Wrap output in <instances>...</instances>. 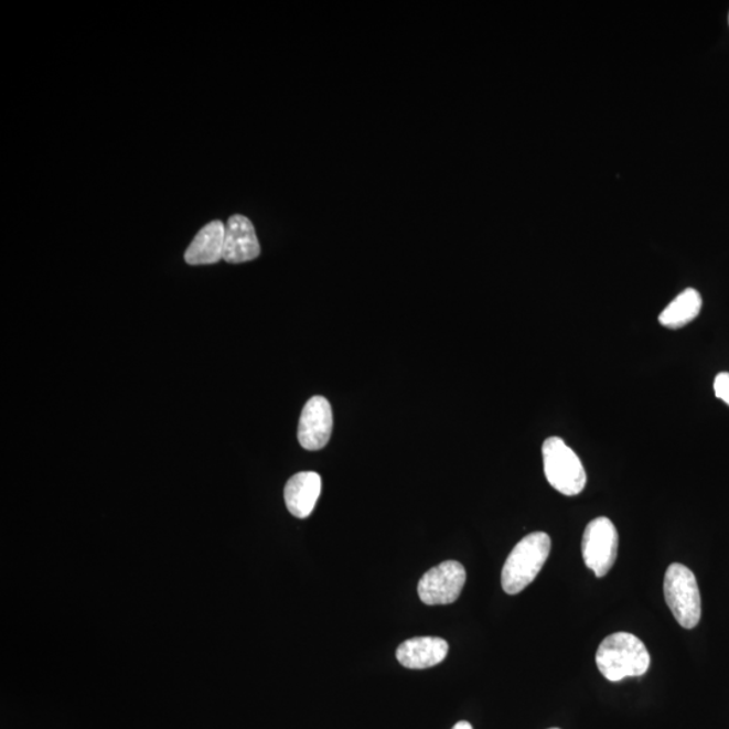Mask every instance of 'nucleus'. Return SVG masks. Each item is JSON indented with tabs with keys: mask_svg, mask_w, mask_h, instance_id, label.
I'll return each mask as SVG.
<instances>
[{
	"mask_svg": "<svg viewBox=\"0 0 729 729\" xmlns=\"http://www.w3.org/2000/svg\"><path fill=\"white\" fill-rule=\"evenodd\" d=\"M596 665L611 683L629 677H642L650 667V654L641 639L626 632H617L601 642L596 653Z\"/></svg>",
	"mask_w": 729,
	"mask_h": 729,
	"instance_id": "1",
	"label": "nucleus"
},
{
	"mask_svg": "<svg viewBox=\"0 0 729 729\" xmlns=\"http://www.w3.org/2000/svg\"><path fill=\"white\" fill-rule=\"evenodd\" d=\"M551 551V539L546 533H533L523 538L511 551L502 571L505 593L517 594L532 583L546 564Z\"/></svg>",
	"mask_w": 729,
	"mask_h": 729,
	"instance_id": "2",
	"label": "nucleus"
},
{
	"mask_svg": "<svg viewBox=\"0 0 729 729\" xmlns=\"http://www.w3.org/2000/svg\"><path fill=\"white\" fill-rule=\"evenodd\" d=\"M542 455L546 479L554 490L565 496H577L586 490V469L575 450H571L562 438H547Z\"/></svg>",
	"mask_w": 729,
	"mask_h": 729,
	"instance_id": "3",
	"label": "nucleus"
},
{
	"mask_svg": "<svg viewBox=\"0 0 729 729\" xmlns=\"http://www.w3.org/2000/svg\"><path fill=\"white\" fill-rule=\"evenodd\" d=\"M665 599L678 624L695 629L701 620V594L696 576L686 566H668L664 582Z\"/></svg>",
	"mask_w": 729,
	"mask_h": 729,
	"instance_id": "4",
	"label": "nucleus"
},
{
	"mask_svg": "<svg viewBox=\"0 0 729 729\" xmlns=\"http://www.w3.org/2000/svg\"><path fill=\"white\" fill-rule=\"evenodd\" d=\"M619 535L614 524L601 516L590 522L582 536V557L596 577H605L618 557Z\"/></svg>",
	"mask_w": 729,
	"mask_h": 729,
	"instance_id": "5",
	"label": "nucleus"
},
{
	"mask_svg": "<svg viewBox=\"0 0 729 729\" xmlns=\"http://www.w3.org/2000/svg\"><path fill=\"white\" fill-rule=\"evenodd\" d=\"M467 582V570L457 560H444L420 578L418 593L426 605L453 604Z\"/></svg>",
	"mask_w": 729,
	"mask_h": 729,
	"instance_id": "6",
	"label": "nucleus"
},
{
	"mask_svg": "<svg viewBox=\"0 0 729 729\" xmlns=\"http://www.w3.org/2000/svg\"><path fill=\"white\" fill-rule=\"evenodd\" d=\"M333 432V409L326 397L313 396L307 401L299 421L298 439L301 448L321 450Z\"/></svg>",
	"mask_w": 729,
	"mask_h": 729,
	"instance_id": "7",
	"label": "nucleus"
},
{
	"mask_svg": "<svg viewBox=\"0 0 729 729\" xmlns=\"http://www.w3.org/2000/svg\"><path fill=\"white\" fill-rule=\"evenodd\" d=\"M260 253V243L250 219L244 215H233L226 223L223 260L228 264L248 262L256 260Z\"/></svg>",
	"mask_w": 729,
	"mask_h": 729,
	"instance_id": "8",
	"label": "nucleus"
},
{
	"mask_svg": "<svg viewBox=\"0 0 729 729\" xmlns=\"http://www.w3.org/2000/svg\"><path fill=\"white\" fill-rule=\"evenodd\" d=\"M449 653V643L442 637L419 636L400 644L396 658L404 667L421 671L437 666Z\"/></svg>",
	"mask_w": 729,
	"mask_h": 729,
	"instance_id": "9",
	"label": "nucleus"
},
{
	"mask_svg": "<svg viewBox=\"0 0 729 729\" xmlns=\"http://www.w3.org/2000/svg\"><path fill=\"white\" fill-rule=\"evenodd\" d=\"M322 478L315 472H301L289 479L285 490L287 508L294 517L305 519L321 497Z\"/></svg>",
	"mask_w": 729,
	"mask_h": 729,
	"instance_id": "10",
	"label": "nucleus"
},
{
	"mask_svg": "<svg viewBox=\"0 0 729 729\" xmlns=\"http://www.w3.org/2000/svg\"><path fill=\"white\" fill-rule=\"evenodd\" d=\"M226 225L221 221L210 222L196 234L184 258L190 265H211L222 260L225 255Z\"/></svg>",
	"mask_w": 729,
	"mask_h": 729,
	"instance_id": "11",
	"label": "nucleus"
},
{
	"mask_svg": "<svg viewBox=\"0 0 729 729\" xmlns=\"http://www.w3.org/2000/svg\"><path fill=\"white\" fill-rule=\"evenodd\" d=\"M701 309V294L696 289H685L662 311L660 323L667 329H683L700 315Z\"/></svg>",
	"mask_w": 729,
	"mask_h": 729,
	"instance_id": "12",
	"label": "nucleus"
},
{
	"mask_svg": "<svg viewBox=\"0 0 729 729\" xmlns=\"http://www.w3.org/2000/svg\"><path fill=\"white\" fill-rule=\"evenodd\" d=\"M715 394L717 399H720L729 406V373L722 372L715 378Z\"/></svg>",
	"mask_w": 729,
	"mask_h": 729,
	"instance_id": "13",
	"label": "nucleus"
},
{
	"mask_svg": "<svg viewBox=\"0 0 729 729\" xmlns=\"http://www.w3.org/2000/svg\"><path fill=\"white\" fill-rule=\"evenodd\" d=\"M453 729H473L472 725L468 721H460L453 727Z\"/></svg>",
	"mask_w": 729,
	"mask_h": 729,
	"instance_id": "14",
	"label": "nucleus"
},
{
	"mask_svg": "<svg viewBox=\"0 0 729 729\" xmlns=\"http://www.w3.org/2000/svg\"><path fill=\"white\" fill-rule=\"evenodd\" d=\"M550 729H559V728H550Z\"/></svg>",
	"mask_w": 729,
	"mask_h": 729,
	"instance_id": "15",
	"label": "nucleus"
},
{
	"mask_svg": "<svg viewBox=\"0 0 729 729\" xmlns=\"http://www.w3.org/2000/svg\"><path fill=\"white\" fill-rule=\"evenodd\" d=\"M728 21H729V18H728Z\"/></svg>",
	"mask_w": 729,
	"mask_h": 729,
	"instance_id": "16",
	"label": "nucleus"
}]
</instances>
